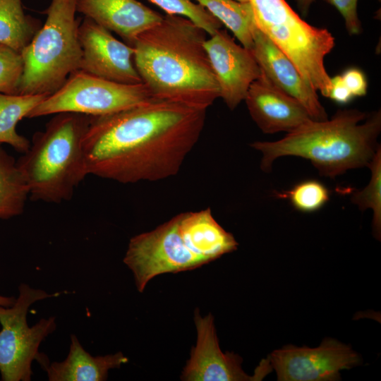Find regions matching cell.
I'll use <instances>...</instances> for the list:
<instances>
[{"mask_svg": "<svg viewBox=\"0 0 381 381\" xmlns=\"http://www.w3.org/2000/svg\"><path fill=\"white\" fill-rule=\"evenodd\" d=\"M206 111L152 99L90 116L83 140L88 175L121 183L175 176L198 141Z\"/></svg>", "mask_w": 381, "mask_h": 381, "instance_id": "cell-1", "label": "cell"}, {"mask_svg": "<svg viewBox=\"0 0 381 381\" xmlns=\"http://www.w3.org/2000/svg\"><path fill=\"white\" fill-rule=\"evenodd\" d=\"M207 35L188 18L166 14L138 37L134 64L153 99L207 110L219 97Z\"/></svg>", "mask_w": 381, "mask_h": 381, "instance_id": "cell-2", "label": "cell"}, {"mask_svg": "<svg viewBox=\"0 0 381 381\" xmlns=\"http://www.w3.org/2000/svg\"><path fill=\"white\" fill-rule=\"evenodd\" d=\"M381 112L339 109L330 119L310 120L281 140L255 141L262 154L260 169L270 172L275 159L296 156L310 161L321 176L335 178L353 169L368 167L380 146Z\"/></svg>", "mask_w": 381, "mask_h": 381, "instance_id": "cell-3", "label": "cell"}, {"mask_svg": "<svg viewBox=\"0 0 381 381\" xmlns=\"http://www.w3.org/2000/svg\"><path fill=\"white\" fill-rule=\"evenodd\" d=\"M238 243L210 207L176 214L155 229L132 237L123 262L143 292L155 277L192 270L236 250Z\"/></svg>", "mask_w": 381, "mask_h": 381, "instance_id": "cell-4", "label": "cell"}, {"mask_svg": "<svg viewBox=\"0 0 381 381\" xmlns=\"http://www.w3.org/2000/svg\"><path fill=\"white\" fill-rule=\"evenodd\" d=\"M90 119L81 114H56L43 131L35 133L29 149L16 162L32 200H69L88 175L83 140Z\"/></svg>", "mask_w": 381, "mask_h": 381, "instance_id": "cell-5", "label": "cell"}, {"mask_svg": "<svg viewBox=\"0 0 381 381\" xmlns=\"http://www.w3.org/2000/svg\"><path fill=\"white\" fill-rule=\"evenodd\" d=\"M76 12L75 0H52L44 23L20 52L23 70L18 94L50 95L80 70Z\"/></svg>", "mask_w": 381, "mask_h": 381, "instance_id": "cell-6", "label": "cell"}, {"mask_svg": "<svg viewBox=\"0 0 381 381\" xmlns=\"http://www.w3.org/2000/svg\"><path fill=\"white\" fill-rule=\"evenodd\" d=\"M248 1L258 28L291 60L309 85L328 97L331 78L324 59L335 45L332 35L305 22L285 0Z\"/></svg>", "mask_w": 381, "mask_h": 381, "instance_id": "cell-7", "label": "cell"}, {"mask_svg": "<svg viewBox=\"0 0 381 381\" xmlns=\"http://www.w3.org/2000/svg\"><path fill=\"white\" fill-rule=\"evenodd\" d=\"M14 303L8 307L0 306V375L2 381H30L32 363L37 360L44 369L49 359L39 348L56 328V318H42L32 327L27 321L29 308L35 303L55 297L50 294L21 283Z\"/></svg>", "mask_w": 381, "mask_h": 381, "instance_id": "cell-8", "label": "cell"}, {"mask_svg": "<svg viewBox=\"0 0 381 381\" xmlns=\"http://www.w3.org/2000/svg\"><path fill=\"white\" fill-rule=\"evenodd\" d=\"M152 99L143 83H119L78 70L68 77L59 90L39 103L27 118L64 112L104 116L147 103Z\"/></svg>", "mask_w": 381, "mask_h": 381, "instance_id": "cell-9", "label": "cell"}, {"mask_svg": "<svg viewBox=\"0 0 381 381\" xmlns=\"http://www.w3.org/2000/svg\"><path fill=\"white\" fill-rule=\"evenodd\" d=\"M279 381H336L340 371L361 364L350 346L326 338L315 348L286 345L267 357Z\"/></svg>", "mask_w": 381, "mask_h": 381, "instance_id": "cell-10", "label": "cell"}, {"mask_svg": "<svg viewBox=\"0 0 381 381\" xmlns=\"http://www.w3.org/2000/svg\"><path fill=\"white\" fill-rule=\"evenodd\" d=\"M197 330L196 345L181 375L183 381H255L261 380L272 370L268 358L263 359L253 375L242 369V358L234 352H222L214 322L209 313L202 317L197 308L194 313Z\"/></svg>", "mask_w": 381, "mask_h": 381, "instance_id": "cell-11", "label": "cell"}, {"mask_svg": "<svg viewBox=\"0 0 381 381\" xmlns=\"http://www.w3.org/2000/svg\"><path fill=\"white\" fill-rule=\"evenodd\" d=\"M78 39L82 49L80 71L119 83H143L134 64L133 47L86 17L80 23Z\"/></svg>", "mask_w": 381, "mask_h": 381, "instance_id": "cell-12", "label": "cell"}, {"mask_svg": "<svg viewBox=\"0 0 381 381\" xmlns=\"http://www.w3.org/2000/svg\"><path fill=\"white\" fill-rule=\"evenodd\" d=\"M222 98L234 110L261 75L251 51L238 44L226 30H219L204 42Z\"/></svg>", "mask_w": 381, "mask_h": 381, "instance_id": "cell-13", "label": "cell"}, {"mask_svg": "<svg viewBox=\"0 0 381 381\" xmlns=\"http://www.w3.org/2000/svg\"><path fill=\"white\" fill-rule=\"evenodd\" d=\"M261 72L279 89L297 99L315 121L327 119L317 91L291 60L256 26L250 49Z\"/></svg>", "mask_w": 381, "mask_h": 381, "instance_id": "cell-14", "label": "cell"}, {"mask_svg": "<svg viewBox=\"0 0 381 381\" xmlns=\"http://www.w3.org/2000/svg\"><path fill=\"white\" fill-rule=\"evenodd\" d=\"M244 101L264 133H289L312 119L297 99L276 87L262 72L250 85Z\"/></svg>", "mask_w": 381, "mask_h": 381, "instance_id": "cell-15", "label": "cell"}, {"mask_svg": "<svg viewBox=\"0 0 381 381\" xmlns=\"http://www.w3.org/2000/svg\"><path fill=\"white\" fill-rule=\"evenodd\" d=\"M76 11L133 47L138 37L163 16L138 0H75Z\"/></svg>", "mask_w": 381, "mask_h": 381, "instance_id": "cell-16", "label": "cell"}, {"mask_svg": "<svg viewBox=\"0 0 381 381\" xmlns=\"http://www.w3.org/2000/svg\"><path fill=\"white\" fill-rule=\"evenodd\" d=\"M69 351L61 361L49 363L44 369L49 381H105L109 370L128 362L121 351L105 356H92L71 334Z\"/></svg>", "mask_w": 381, "mask_h": 381, "instance_id": "cell-17", "label": "cell"}, {"mask_svg": "<svg viewBox=\"0 0 381 381\" xmlns=\"http://www.w3.org/2000/svg\"><path fill=\"white\" fill-rule=\"evenodd\" d=\"M47 95H8L0 92V145L6 143L22 154L28 151L30 142L16 131L17 123Z\"/></svg>", "mask_w": 381, "mask_h": 381, "instance_id": "cell-18", "label": "cell"}, {"mask_svg": "<svg viewBox=\"0 0 381 381\" xmlns=\"http://www.w3.org/2000/svg\"><path fill=\"white\" fill-rule=\"evenodd\" d=\"M41 26L25 13L23 0H0V44L20 53Z\"/></svg>", "mask_w": 381, "mask_h": 381, "instance_id": "cell-19", "label": "cell"}, {"mask_svg": "<svg viewBox=\"0 0 381 381\" xmlns=\"http://www.w3.org/2000/svg\"><path fill=\"white\" fill-rule=\"evenodd\" d=\"M224 25L241 44L251 49L256 27L249 1L237 0H195Z\"/></svg>", "mask_w": 381, "mask_h": 381, "instance_id": "cell-20", "label": "cell"}, {"mask_svg": "<svg viewBox=\"0 0 381 381\" xmlns=\"http://www.w3.org/2000/svg\"><path fill=\"white\" fill-rule=\"evenodd\" d=\"M29 195L28 185L16 162L0 147V219L21 214Z\"/></svg>", "mask_w": 381, "mask_h": 381, "instance_id": "cell-21", "label": "cell"}, {"mask_svg": "<svg viewBox=\"0 0 381 381\" xmlns=\"http://www.w3.org/2000/svg\"><path fill=\"white\" fill-rule=\"evenodd\" d=\"M371 177L368 184L361 190H356L351 200L359 210L370 209L373 212V231L374 236L380 240L381 236V149L377 148L368 165Z\"/></svg>", "mask_w": 381, "mask_h": 381, "instance_id": "cell-22", "label": "cell"}, {"mask_svg": "<svg viewBox=\"0 0 381 381\" xmlns=\"http://www.w3.org/2000/svg\"><path fill=\"white\" fill-rule=\"evenodd\" d=\"M276 197L287 199L298 211L313 212L329 201V192L322 183L309 179L296 184L288 190L277 193Z\"/></svg>", "mask_w": 381, "mask_h": 381, "instance_id": "cell-23", "label": "cell"}, {"mask_svg": "<svg viewBox=\"0 0 381 381\" xmlns=\"http://www.w3.org/2000/svg\"><path fill=\"white\" fill-rule=\"evenodd\" d=\"M167 14L181 16L190 20L210 36L222 29V24L205 8L192 0H149Z\"/></svg>", "mask_w": 381, "mask_h": 381, "instance_id": "cell-24", "label": "cell"}, {"mask_svg": "<svg viewBox=\"0 0 381 381\" xmlns=\"http://www.w3.org/2000/svg\"><path fill=\"white\" fill-rule=\"evenodd\" d=\"M23 70L20 53L0 44V92L18 94Z\"/></svg>", "mask_w": 381, "mask_h": 381, "instance_id": "cell-25", "label": "cell"}, {"mask_svg": "<svg viewBox=\"0 0 381 381\" xmlns=\"http://www.w3.org/2000/svg\"><path fill=\"white\" fill-rule=\"evenodd\" d=\"M324 1L334 6L341 13L349 35H358L362 32L361 23L357 14L358 0Z\"/></svg>", "mask_w": 381, "mask_h": 381, "instance_id": "cell-26", "label": "cell"}, {"mask_svg": "<svg viewBox=\"0 0 381 381\" xmlns=\"http://www.w3.org/2000/svg\"><path fill=\"white\" fill-rule=\"evenodd\" d=\"M341 75L344 84L353 97H362L366 95L368 83L362 71L356 68H349Z\"/></svg>", "mask_w": 381, "mask_h": 381, "instance_id": "cell-27", "label": "cell"}, {"mask_svg": "<svg viewBox=\"0 0 381 381\" xmlns=\"http://www.w3.org/2000/svg\"><path fill=\"white\" fill-rule=\"evenodd\" d=\"M339 104H346L354 97L344 84L341 75L331 78V90L328 96Z\"/></svg>", "mask_w": 381, "mask_h": 381, "instance_id": "cell-28", "label": "cell"}, {"mask_svg": "<svg viewBox=\"0 0 381 381\" xmlns=\"http://www.w3.org/2000/svg\"><path fill=\"white\" fill-rule=\"evenodd\" d=\"M315 0H296L297 6L303 16L308 14L310 5Z\"/></svg>", "mask_w": 381, "mask_h": 381, "instance_id": "cell-29", "label": "cell"}, {"mask_svg": "<svg viewBox=\"0 0 381 381\" xmlns=\"http://www.w3.org/2000/svg\"><path fill=\"white\" fill-rule=\"evenodd\" d=\"M16 297L0 295V306L5 307L11 306L14 303Z\"/></svg>", "mask_w": 381, "mask_h": 381, "instance_id": "cell-30", "label": "cell"}, {"mask_svg": "<svg viewBox=\"0 0 381 381\" xmlns=\"http://www.w3.org/2000/svg\"><path fill=\"white\" fill-rule=\"evenodd\" d=\"M237 1H248V0H237Z\"/></svg>", "mask_w": 381, "mask_h": 381, "instance_id": "cell-31", "label": "cell"}, {"mask_svg": "<svg viewBox=\"0 0 381 381\" xmlns=\"http://www.w3.org/2000/svg\"><path fill=\"white\" fill-rule=\"evenodd\" d=\"M0 147H1V145H0Z\"/></svg>", "mask_w": 381, "mask_h": 381, "instance_id": "cell-32", "label": "cell"}]
</instances>
